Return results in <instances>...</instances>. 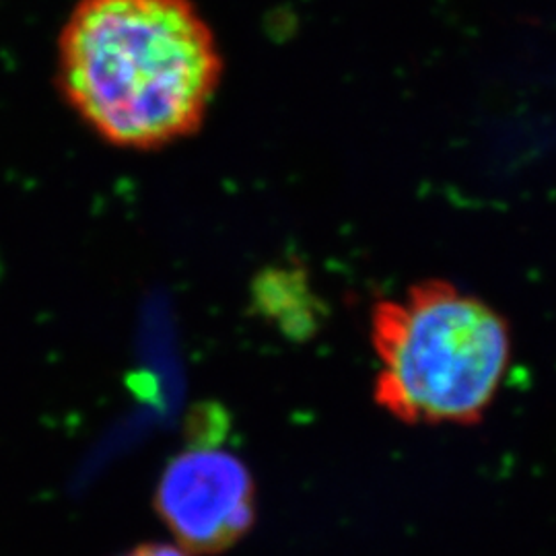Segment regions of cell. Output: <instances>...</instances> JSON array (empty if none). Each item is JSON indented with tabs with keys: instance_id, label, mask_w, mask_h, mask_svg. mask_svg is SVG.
Instances as JSON below:
<instances>
[{
	"instance_id": "6da1fadb",
	"label": "cell",
	"mask_w": 556,
	"mask_h": 556,
	"mask_svg": "<svg viewBox=\"0 0 556 556\" xmlns=\"http://www.w3.org/2000/svg\"><path fill=\"white\" fill-rule=\"evenodd\" d=\"M225 56L192 0H79L56 41V87L101 142L155 153L199 132Z\"/></svg>"
},
{
	"instance_id": "3957f363",
	"label": "cell",
	"mask_w": 556,
	"mask_h": 556,
	"mask_svg": "<svg viewBox=\"0 0 556 556\" xmlns=\"http://www.w3.org/2000/svg\"><path fill=\"white\" fill-rule=\"evenodd\" d=\"M155 509L179 548L190 555H219L254 523V478L229 452L190 450L167 464L155 491Z\"/></svg>"
},
{
	"instance_id": "277c9868",
	"label": "cell",
	"mask_w": 556,
	"mask_h": 556,
	"mask_svg": "<svg viewBox=\"0 0 556 556\" xmlns=\"http://www.w3.org/2000/svg\"><path fill=\"white\" fill-rule=\"evenodd\" d=\"M122 556H192L186 553L184 548H179L178 544H161V542H147L140 544L137 548L128 551Z\"/></svg>"
},
{
	"instance_id": "7a4b0ae2",
	"label": "cell",
	"mask_w": 556,
	"mask_h": 556,
	"mask_svg": "<svg viewBox=\"0 0 556 556\" xmlns=\"http://www.w3.org/2000/svg\"><path fill=\"white\" fill-rule=\"evenodd\" d=\"M379 363L374 400L404 425H477L507 378L514 338L489 301L447 278H420L369 312Z\"/></svg>"
}]
</instances>
